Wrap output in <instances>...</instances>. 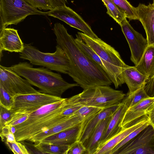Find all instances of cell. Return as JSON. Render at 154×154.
<instances>
[{
  "instance_id": "obj_4",
  "label": "cell",
  "mask_w": 154,
  "mask_h": 154,
  "mask_svg": "<svg viewBox=\"0 0 154 154\" xmlns=\"http://www.w3.org/2000/svg\"><path fill=\"white\" fill-rule=\"evenodd\" d=\"M77 34L100 57L104 66L106 72L116 88L124 83L122 73L129 66L123 61L119 53L99 38H91L79 32Z\"/></svg>"
},
{
  "instance_id": "obj_17",
  "label": "cell",
  "mask_w": 154,
  "mask_h": 154,
  "mask_svg": "<svg viewBox=\"0 0 154 154\" xmlns=\"http://www.w3.org/2000/svg\"><path fill=\"white\" fill-rule=\"evenodd\" d=\"M24 45L17 30L5 28L0 31V54L3 51L21 53Z\"/></svg>"
},
{
  "instance_id": "obj_14",
  "label": "cell",
  "mask_w": 154,
  "mask_h": 154,
  "mask_svg": "<svg viewBox=\"0 0 154 154\" xmlns=\"http://www.w3.org/2000/svg\"><path fill=\"white\" fill-rule=\"evenodd\" d=\"M136 9L138 20L146 33L148 45L154 46V4L146 5L140 3Z\"/></svg>"
},
{
  "instance_id": "obj_34",
  "label": "cell",
  "mask_w": 154,
  "mask_h": 154,
  "mask_svg": "<svg viewBox=\"0 0 154 154\" xmlns=\"http://www.w3.org/2000/svg\"><path fill=\"white\" fill-rule=\"evenodd\" d=\"M88 154L87 150L82 143L76 141L71 145L67 154Z\"/></svg>"
},
{
  "instance_id": "obj_1",
  "label": "cell",
  "mask_w": 154,
  "mask_h": 154,
  "mask_svg": "<svg viewBox=\"0 0 154 154\" xmlns=\"http://www.w3.org/2000/svg\"><path fill=\"white\" fill-rule=\"evenodd\" d=\"M54 32L57 45L69 60L68 74L83 89L96 86H109L112 82L106 72L80 48L75 38L62 24H54Z\"/></svg>"
},
{
  "instance_id": "obj_21",
  "label": "cell",
  "mask_w": 154,
  "mask_h": 154,
  "mask_svg": "<svg viewBox=\"0 0 154 154\" xmlns=\"http://www.w3.org/2000/svg\"><path fill=\"white\" fill-rule=\"evenodd\" d=\"M122 75L124 83L129 89L128 94L144 86L148 79L146 75L138 71L134 66H128L123 71Z\"/></svg>"
},
{
  "instance_id": "obj_35",
  "label": "cell",
  "mask_w": 154,
  "mask_h": 154,
  "mask_svg": "<svg viewBox=\"0 0 154 154\" xmlns=\"http://www.w3.org/2000/svg\"><path fill=\"white\" fill-rule=\"evenodd\" d=\"M0 131L5 124L10 119L15 112L11 110H8L0 106Z\"/></svg>"
},
{
  "instance_id": "obj_9",
  "label": "cell",
  "mask_w": 154,
  "mask_h": 154,
  "mask_svg": "<svg viewBox=\"0 0 154 154\" xmlns=\"http://www.w3.org/2000/svg\"><path fill=\"white\" fill-rule=\"evenodd\" d=\"M0 85L12 97L39 92L10 67L0 65Z\"/></svg>"
},
{
  "instance_id": "obj_19",
  "label": "cell",
  "mask_w": 154,
  "mask_h": 154,
  "mask_svg": "<svg viewBox=\"0 0 154 154\" xmlns=\"http://www.w3.org/2000/svg\"><path fill=\"white\" fill-rule=\"evenodd\" d=\"M154 103V97L143 100L131 107H128L123 118L122 125L125 128L132 122L147 115Z\"/></svg>"
},
{
  "instance_id": "obj_3",
  "label": "cell",
  "mask_w": 154,
  "mask_h": 154,
  "mask_svg": "<svg viewBox=\"0 0 154 154\" xmlns=\"http://www.w3.org/2000/svg\"><path fill=\"white\" fill-rule=\"evenodd\" d=\"M10 68L26 79L31 85L38 88L42 93L61 97L68 89L79 86L67 82L58 73L44 67L34 68L27 62H20Z\"/></svg>"
},
{
  "instance_id": "obj_10",
  "label": "cell",
  "mask_w": 154,
  "mask_h": 154,
  "mask_svg": "<svg viewBox=\"0 0 154 154\" xmlns=\"http://www.w3.org/2000/svg\"><path fill=\"white\" fill-rule=\"evenodd\" d=\"M115 154H154V128L149 125Z\"/></svg>"
},
{
  "instance_id": "obj_40",
  "label": "cell",
  "mask_w": 154,
  "mask_h": 154,
  "mask_svg": "<svg viewBox=\"0 0 154 154\" xmlns=\"http://www.w3.org/2000/svg\"><path fill=\"white\" fill-rule=\"evenodd\" d=\"M153 3L154 4V0H153Z\"/></svg>"
},
{
  "instance_id": "obj_8",
  "label": "cell",
  "mask_w": 154,
  "mask_h": 154,
  "mask_svg": "<svg viewBox=\"0 0 154 154\" xmlns=\"http://www.w3.org/2000/svg\"><path fill=\"white\" fill-rule=\"evenodd\" d=\"M13 98L14 104L11 110L16 112L28 114L44 106L65 99L40 92L17 95Z\"/></svg>"
},
{
  "instance_id": "obj_38",
  "label": "cell",
  "mask_w": 154,
  "mask_h": 154,
  "mask_svg": "<svg viewBox=\"0 0 154 154\" xmlns=\"http://www.w3.org/2000/svg\"><path fill=\"white\" fill-rule=\"evenodd\" d=\"M51 3L53 8L66 6V0H48Z\"/></svg>"
},
{
  "instance_id": "obj_26",
  "label": "cell",
  "mask_w": 154,
  "mask_h": 154,
  "mask_svg": "<svg viewBox=\"0 0 154 154\" xmlns=\"http://www.w3.org/2000/svg\"><path fill=\"white\" fill-rule=\"evenodd\" d=\"M106 6L107 13L120 25L125 18V14L110 0H101Z\"/></svg>"
},
{
  "instance_id": "obj_23",
  "label": "cell",
  "mask_w": 154,
  "mask_h": 154,
  "mask_svg": "<svg viewBox=\"0 0 154 154\" xmlns=\"http://www.w3.org/2000/svg\"><path fill=\"white\" fill-rule=\"evenodd\" d=\"M149 80L154 76V46L148 45L138 63L134 66Z\"/></svg>"
},
{
  "instance_id": "obj_39",
  "label": "cell",
  "mask_w": 154,
  "mask_h": 154,
  "mask_svg": "<svg viewBox=\"0 0 154 154\" xmlns=\"http://www.w3.org/2000/svg\"><path fill=\"white\" fill-rule=\"evenodd\" d=\"M147 115L150 125L154 128V103L149 110Z\"/></svg>"
},
{
  "instance_id": "obj_5",
  "label": "cell",
  "mask_w": 154,
  "mask_h": 154,
  "mask_svg": "<svg viewBox=\"0 0 154 154\" xmlns=\"http://www.w3.org/2000/svg\"><path fill=\"white\" fill-rule=\"evenodd\" d=\"M122 91L109 86H96L83 90L81 93L68 98L72 103L106 109L117 105L125 97Z\"/></svg>"
},
{
  "instance_id": "obj_11",
  "label": "cell",
  "mask_w": 154,
  "mask_h": 154,
  "mask_svg": "<svg viewBox=\"0 0 154 154\" xmlns=\"http://www.w3.org/2000/svg\"><path fill=\"white\" fill-rule=\"evenodd\" d=\"M128 42L131 52V60L136 66L148 46L146 38L135 30L125 18L120 25Z\"/></svg>"
},
{
  "instance_id": "obj_7",
  "label": "cell",
  "mask_w": 154,
  "mask_h": 154,
  "mask_svg": "<svg viewBox=\"0 0 154 154\" xmlns=\"http://www.w3.org/2000/svg\"><path fill=\"white\" fill-rule=\"evenodd\" d=\"M46 15L24 0H0V31L11 25H17L28 16Z\"/></svg>"
},
{
  "instance_id": "obj_6",
  "label": "cell",
  "mask_w": 154,
  "mask_h": 154,
  "mask_svg": "<svg viewBox=\"0 0 154 154\" xmlns=\"http://www.w3.org/2000/svg\"><path fill=\"white\" fill-rule=\"evenodd\" d=\"M56 48L54 53H44L30 44H25L23 51L19 54V57L29 61L32 65L68 74L70 67L69 58L59 45Z\"/></svg>"
},
{
  "instance_id": "obj_12",
  "label": "cell",
  "mask_w": 154,
  "mask_h": 154,
  "mask_svg": "<svg viewBox=\"0 0 154 154\" xmlns=\"http://www.w3.org/2000/svg\"><path fill=\"white\" fill-rule=\"evenodd\" d=\"M46 13V15L60 20L91 38H98L81 16L66 6L52 9Z\"/></svg>"
},
{
  "instance_id": "obj_31",
  "label": "cell",
  "mask_w": 154,
  "mask_h": 154,
  "mask_svg": "<svg viewBox=\"0 0 154 154\" xmlns=\"http://www.w3.org/2000/svg\"><path fill=\"white\" fill-rule=\"evenodd\" d=\"M29 114L15 112L10 119L5 124V125L14 126L20 124L28 119Z\"/></svg>"
},
{
  "instance_id": "obj_16",
  "label": "cell",
  "mask_w": 154,
  "mask_h": 154,
  "mask_svg": "<svg viewBox=\"0 0 154 154\" xmlns=\"http://www.w3.org/2000/svg\"><path fill=\"white\" fill-rule=\"evenodd\" d=\"M118 105L103 109L84 120L81 124L77 140L83 143L100 122L113 114Z\"/></svg>"
},
{
  "instance_id": "obj_28",
  "label": "cell",
  "mask_w": 154,
  "mask_h": 154,
  "mask_svg": "<svg viewBox=\"0 0 154 154\" xmlns=\"http://www.w3.org/2000/svg\"><path fill=\"white\" fill-rule=\"evenodd\" d=\"M104 109L90 106H82L76 111L74 115L82 118L84 120L92 116Z\"/></svg>"
},
{
  "instance_id": "obj_32",
  "label": "cell",
  "mask_w": 154,
  "mask_h": 154,
  "mask_svg": "<svg viewBox=\"0 0 154 154\" xmlns=\"http://www.w3.org/2000/svg\"><path fill=\"white\" fill-rule=\"evenodd\" d=\"M32 7L40 10H51L53 9L48 0H24Z\"/></svg>"
},
{
  "instance_id": "obj_20",
  "label": "cell",
  "mask_w": 154,
  "mask_h": 154,
  "mask_svg": "<svg viewBox=\"0 0 154 154\" xmlns=\"http://www.w3.org/2000/svg\"><path fill=\"white\" fill-rule=\"evenodd\" d=\"M112 115L100 122L82 143L88 154H96L98 150L100 142L107 128Z\"/></svg>"
},
{
  "instance_id": "obj_27",
  "label": "cell",
  "mask_w": 154,
  "mask_h": 154,
  "mask_svg": "<svg viewBox=\"0 0 154 154\" xmlns=\"http://www.w3.org/2000/svg\"><path fill=\"white\" fill-rule=\"evenodd\" d=\"M144 87H142L131 93L128 94L129 107L132 106L143 99L150 97L146 93Z\"/></svg>"
},
{
  "instance_id": "obj_2",
  "label": "cell",
  "mask_w": 154,
  "mask_h": 154,
  "mask_svg": "<svg viewBox=\"0 0 154 154\" xmlns=\"http://www.w3.org/2000/svg\"><path fill=\"white\" fill-rule=\"evenodd\" d=\"M67 99L41 107L30 114L25 121L14 126L16 141H27L33 136L69 118L62 115L67 105Z\"/></svg>"
},
{
  "instance_id": "obj_22",
  "label": "cell",
  "mask_w": 154,
  "mask_h": 154,
  "mask_svg": "<svg viewBox=\"0 0 154 154\" xmlns=\"http://www.w3.org/2000/svg\"><path fill=\"white\" fill-rule=\"evenodd\" d=\"M81 123L76 126L51 135L41 141L70 146L77 140Z\"/></svg>"
},
{
  "instance_id": "obj_13",
  "label": "cell",
  "mask_w": 154,
  "mask_h": 154,
  "mask_svg": "<svg viewBox=\"0 0 154 154\" xmlns=\"http://www.w3.org/2000/svg\"><path fill=\"white\" fill-rule=\"evenodd\" d=\"M129 107V101L127 96L118 105L112 114L107 128L100 142L98 149L124 129L122 124L125 114Z\"/></svg>"
},
{
  "instance_id": "obj_36",
  "label": "cell",
  "mask_w": 154,
  "mask_h": 154,
  "mask_svg": "<svg viewBox=\"0 0 154 154\" xmlns=\"http://www.w3.org/2000/svg\"><path fill=\"white\" fill-rule=\"evenodd\" d=\"M0 136L2 141H4L5 139L6 141L14 142L16 141L14 134L11 130V126L5 125L0 131Z\"/></svg>"
},
{
  "instance_id": "obj_15",
  "label": "cell",
  "mask_w": 154,
  "mask_h": 154,
  "mask_svg": "<svg viewBox=\"0 0 154 154\" xmlns=\"http://www.w3.org/2000/svg\"><path fill=\"white\" fill-rule=\"evenodd\" d=\"M149 121L147 115L135 121L102 145L96 154H110L114 148L132 131Z\"/></svg>"
},
{
  "instance_id": "obj_25",
  "label": "cell",
  "mask_w": 154,
  "mask_h": 154,
  "mask_svg": "<svg viewBox=\"0 0 154 154\" xmlns=\"http://www.w3.org/2000/svg\"><path fill=\"white\" fill-rule=\"evenodd\" d=\"M125 15L129 20H138L136 7L127 0H110Z\"/></svg>"
},
{
  "instance_id": "obj_18",
  "label": "cell",
  "mask_w": 154,
  "mask_h": 154,
  "mask_svg": "<svg viewBox=\"0 0 154 154\" xmlns=\"http://www.w3.org/2000/svg\"><path fill=\"white\" fill-rule=\"evenodd\" d=\"M83 120L82 118L74 115L55 124L49 129L33 136L27 141L37 143L51 135L78 125Z\"/></svg>"
},
{
  "instance_id": "obj_29",
  "label": "cell",
  "mask_w": 154,
  "mask_h": 154,
  "mask_svg": "<svg viewBox=\"0 0 154 154\" xmlns=\"http://www.w3.org/2000/svg\"><path fill=\"white\" fill-rule=\"evenodd\" d=\"M149 125L150 124L149 121H148L130 133L114 148L111 151L110 154H115L116 152L120 148L136 137Z\"/></svg>"
},
{
  "instance_id": "obj_33",
  "label": "cell",
  "mask_w": 154,
  "mask_h": 154,
  "mask_svg": "<svg viewBox=\"0 0 154 154\" xmlns=\"http://www.w3.org/2000/svg\"><path fill=\"white\" fill-rule=\"evenodd\" d=\"M5 143L9 149L14 154H29L25 145L20 142L6 141Z\"/></svg>"
},
{
  "instance_id": "obj_37",
  "label": "cell",
  "mask_w": 154,
  "mask_h": 154,
  "mask_svg": "<svg viewBox=\"0 0 154 154\" xmlns=\"http://www.w3.org/2000/svg\"><path fill=\"white\" fill-rule=\"evenodd\" d=\"M144 88L149 96L154 97V76L146 82Z\"/></svg>"
},
{
  "instance_id": "obj_30",
  "label": "cell",
  "mask_w": 154,
  "mask_h": 154,
  "mask_svg": "<svg viewBox=\"0 0 154 154\" xmlns=\"http://www.w3.org/2000/svg\"><path fill=\"white\" fill-rule=\"evenodd\" d=\"M14 104L13 97L11 96L0 85V106L8 110H11Z\"/></svg>"
},
{
  "instance_id": "obj_24",
  "label": "cell",
  "mask_w": 154,
  "mask_h": 154,
  "mask_svg": "<svg viewBox=\"0 0 154 154\" xmlns=\"http://www.w3.org/2000/svg\"><path fill=\"white\" fill-rule=\"evenodd\" d=\"M35 145L42 154H67L70 146L58 145L42 141Z\"/></svg>"
},
{
  "instance_id": "obj_41",
  "label": "cell",
  "mask_w": 154,
  "mask_h": 154,
  "mask_svg": "<svg viewBox=\"0 0 154 154\" xmlns=\"http://www.w3.org/2000/svg\"><path fill=\"white\" fill-rule=\"evenodd\" d=\"M154 4V3H153Z\"/></svg>"
}]
</instances>
